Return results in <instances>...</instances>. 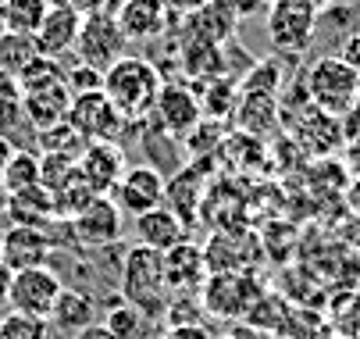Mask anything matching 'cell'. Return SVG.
Here are the masks:
<instances>
[{
	"label": "cell",
	"mask_w": 360,
	"mask_h": 339,
	"mask_svg": "<svg viewBox=\"0 0 360 339\" xmlns=\"http://www.w3.org/2000/svg\"><path fill=\"white\" fill-rule=\"evenodd\" d=\"M236 75H221V79H211V82H203V118H229L236 111V101H239V93H236Z\"/></svg>",
	"instance_id": "obj_29"
},
{
	"label": "cell",
	"mask_w": 360,
	"mask_h": 339,
	"mask_svg": "<svg viewBox=\"0 0 360 339\" xmlns=\"http://www.w3.org/2000/svg\"><path fill=\"white\" fill-rule=\"evenodd\" d=\"M207 0H168V8L175 11V15H193V11H200Z\"/></svg>",
	"instance_id": "obj_43"
},
{
	"label": "cell",
	"mask_w": 360,
	"mask_h": 339,
	"mask_svg": "<svg viewBox=\"0 0 360 339\" xmlns=\"http://www.w3.org/2000/svg\"><path fill=\"white\" fill-rule=\"evenodd\" d=\"M165 75L158 72L150 58H132L122 54L115 65L104 68V96L111 101V108L125 118V125H143L153 115V104L161 96Z\"/></svg>",
	"instance_id": "obj_1"
},
{
	"label": "cell",
	"mask_w": 360,
	"mask_h": 339,
	"mask_svg": "<svg viewBox=\"0 0 360 339\" xmlns=\"http://www.w3.org/2000/svg\"><path fill=\"white\" fill-rule=\"evenodd\" d=\"M65 86L72 96H82V93H96V89H104V72L93 68V65H75L72 72H65Z\"/></svg>",
	"instance_id": "obj_36"
},
{
	"label": "cell",
	"mask_w": 360,
	"mask_h": 339,
	"mask_svg": "<svg viewBox=\"0 0 360 339\" xmlns=\"http://www.w3.org/2000/svg\"><path fill=\"white\" fill-rule=\"evenodd\" d=\"M342 200H346V207L353 211V218H360V179H349V182L342 186Z\"/></svg>",
	"instance_id": "obj_41"
},
{
	"label": "cell",
	"mask_w": 360,
	"mask_h": 339,
	"mask_svg": "<svg viewBox=\"0 0 360 339\" xmlns=\"http://www.w3.org/2000/svg\"><path fill=\"white\" fill-rule=\"evenodd\" d=\"M93 318H96L93 297H86L82 289H68V286L61 289L58 307H54V314H50V321H54L61 332H68V335H79L82 328H89Z\"/></svg>",
	"instance_id": "obj_23"
},
{
	"label": "cell",
	"mask_w": 360,
	"mask_h": 339,
	"mask_svg": "<svg viewBox=\"0 0 360 339\" xmlns=\"http://www.w3.org/2000/svg\"><path fill=\"white\" fill-rule=\"evenodd\" d=\"M325 332H328L325 314L314 311V307H292V314H289V321L282 328L285 339H321Z\"/></svg>",
	"instance_id": "obj_33"
},
{
	"label": "cell",
	"mask_w": 360,
	"mask_h": 339,
	"mask_svg": "<svg viewBox=\"0 0 360 339\" xmlns=\"http://www.w3.org/2000/svg\"><path fill=\"white\" fill-rule=\"evenodd\" d=\"M65 118H68V125H72L86 143H118V136L129 129L125 118L111 108V101L104 96V89L72 96Z\"/></svg>",
	"instance_id": "obj_7"
},
{
	"label": "cell",
	"mask_w": 360,
	"mask_h": 339,
	"mask_svg": "<svg viewBox=\"0 0 360 339\" xmlns=\"http://www.w3.org/2000/svg\"><path fill=\"white\" fill-rule=\"evenodd\" d=\"M143 314L125 304V300H115V307H108V318H104V328L111 332V339H139L143 335Z\"/></svg>",
	"instance_id": "obj_32"
},
{
	"label": "cell",
	"mask_w": 360,
	"mask_h": 339,
	"mask_svg": "<svg viewBox=\"0 0 360 339\" xmlns=\"http://www.w3.org/2000/svg\"><path fill=\"white\" fill-rule=\"evenodd\" d=\"M4 11V29L8 32H22V36H32L43 22V15L50 11L46 0H4L0 4Z\"/></svg>",
	"instance_id": "obj_28"
},
{
	"label": "cell",
	"mask_w": 360,
	"mask_h": 339,
	"mask_svg": "<svg viewBox=\"0 0 360 339\" xmlns=\"http://www.w3.org/2000/svg\"><path fill=\"white\" fill-rule=\"evenodd\" d=\"M207 261H203V247H196L193 239L165 250V282L172 297H196L203 279H207Z\"/></svg>",
	"instance_id": "obj_14"
},
{
	"label": "cell",
	"mask_w": 360,
	"mask_h": 339,
	"mask_svg": "<svg viewBox=\"0 0 360 339\" xmlns=\"http://www.w3.org/2000/svg\"><path fill=\"white\" fill-rule=\"evenodd\" d=\"M132 229H136V243H143L150 250H161V254L189 239V222H182L165 204L146 211V215H139V218H132Z\"/></svg>",
	"instance_id": "obj_17"
},
{
	"label": "cell",
	"mask_w": 360,
	"mask_h": 339,
	"mask_svg": "<svg viewBox=\"0 0 360 339\" xmlns=\"http://www.w3.org/2000/svg\"><path fill=\"white\" fill-rule=\"evenodd\" d=\"M218 339H246V335H218Z\"/></svg>",
	"instance_id": "obj_49"
},
{
	"label": "cell",
	"mask_w": 360,
	"mask_h": 339,
	"mask_svg": "<svg viewBox=\"0 0 360 339\" xmlns=\"http://www.w3.org/2000/svg\"><path fill=\"white\" fill-rule=\"evenodd\" d=\"M125 168H129L125 165V151L118 147V143H86L82 154L75 158L79 179L96 193V197H108Z\"/></svg>",
	"instance_id": "obj_13"
},
{
	"label": "cell",
	"mask_w": 360,
	"mask_h": 339,
	"mask_svg": "<svg viewBox=\"0 0 360 339\" xmlns=\"http://www.w3.org/2000/svg\"><path fill=\"white\" fill-rule=\"evenodd\" d=\"M61 275L50 271L46 264L43 268H25V271H15L11 279V293H8V311H18V314H32V318H46L54 314L58 307V297H61Z\"/></svg>",
	"instance_id": "obj_6"
},
{
	"label": "cell",
	"mask_w": 360,
	"mask_h": 339,
	"mask_svg": "<svg viewBox=\"0 0 360 339\" xmlns=\"http://www.w3.org/2000/svg\"><path fill=\"white\" fill-rule=\"evenodd\" d=\"M115 22L125 36V43H150L172 29L175 11L168 8V0H122Z\"/></svg>",
	"instance_id": "obj_11"
},
{
	"label": "cell",
	"mask_w": 360,
	"mask_h": 339,
	"mask_svg": "<svg viewBox=\"0 0 360 339\" xmlns=\"http://www.w3.org/2000/svg\"><path fill=\"white\" fill-rule=\"evenodd\" d=\"M0 339H50V321L18 314V311H4L0 314Z\"/></svg>",
	"instance_id": "obj_31"
},
{
	"label": "cell",
	"mask_w": 360,
	"mask_h": 339,
	"mask_svg": "<svg viewBox=\"0 0 360 339\" xmlns=\"http://www.w3.org/2000/svg\"><path fill=\"white\" fill-rule=\"evenodd\" d=\"M264 293V286L253 279V271H211L200 286V311L218 321H243L253 300Z\"/></svg>",
	"instance_id": "obj_5"
},
{
	"label": "cell",
	"mask_w": 360,
	"mask_h": 339,
	"mask_svg": "<svg viewBox=\"0 0 360 339\" xmlns=\"http://www.w3.org/2000/svg\"><path fill=\"white\" fill-rule=\"evenodd\" d=\"M321 4L318 0H271L268 4V39L278 54L300 58L311 51L318 32Z\"/></svg>",
	"instance_id": "obj_4"
},
{
	"label": "cell",
	"mask_w": 360,
	"mask_h": 339,
	"mask_svg": "<svg viewBox=\"0 0 360 339\" xmlns=\"http://www.w3.org/2000/svg\"><path fill=\"white\" fill-rule=\"evenodd\" d=\"M356 79H360V72L353 65H346L339 54H325L307 68L303 93L318 111L342 118L356 104Z\"/></svg>",
	"instance_id": "obj_3"
},
{
	"label": "cell",
	"mask_w": 360,
	"mask_h": 339,
	"mask_svg": "<svg viewBox=\"0 0 360 339\" xmlns=\"http://www.w3.org/2000/svg\"><path fill=\"white\" fill-rule=\"evenodd\" d=\"M79 339H111V332H108L104 325H100V328H93V325H89V328H82V332H79Z\"/></svg>",
	"instance_id": "obj_44"
},
{
	"label": "cell",
	"mask_w": 360,
	"mask_h": 339,
	"mask_svg": "<svg viewBox=\"0 0 360 339\" xmlns=\"http://www.w3.org/2000/svg\"><path fill=\"white\" fill-rule=\"evenodd\" d=\"M218 4H225L239 22L243 18H253V15H261V8H268V0H218Z\"/></svg>",
	"instance_id": "obj_39"
},
{
	"label": "cell",
	"mask_w": 360,
	"mask_h": 339,
	"mask_svg": "<svg viewBox=\"0 0 360 339\" xmlns=\"http://www.w3.org/2000/svg\"><path fill=\"white\" fill-rule=\"evenodd\" d=\"M0 4H4V0H0Z\"/></svg>",
	"instance_id": "obj_53"
},
{
	"label": "cell",
	"mask_w": 360,
	"mask_h": 339,
	"mask_svg": "<svg viewBox=\"0 0 360 339\" xmlns=\"http://www.w3.org/2000/svg\"><path fill=\"white\" fill-rule=\"evenodd\" d=\"M68 104H72V93H68L65 79L22 89V111H25V118L32 122L36 132H43V129H50V125L65 122Z\"/></svg>",
	"instance_id": "obj_16"
},
{
	"label": "cell",
	"mask_w": 360,
	"mask_h": 339,
	"mask_svg": "<svg viewBox=\"0 0 360 339\" xmlns=\"http://www.w3.org/2000/svg\"><path fill=\"white\" fill-rule=\"evenodd\" d=\"M356 289H360V286H356Z\"/></svg>",
	"instance_id": "obj_55"
},
{
	"label": "cell",
	"mask_w": 360,
	"mask_h": 339,
	"mask_svg": "<svg viewBox=\"0 0 360 339\" xmlns=\"http://www.w3.org/2000/svg\"><path fill=\"white\" fill-rule=\"evenodd\" d=\"M346 239H349V243H353V247L360 250V218H353V229L346 232Z\"/></svg>",
	"instance_id": "obj_46"
},
{
	"label": "cell",
	"mask_w": 360,
	"mask_h": 339,
	"mask_svg": "<svg viewBox=\"0 0 360 339\" xmlns=\"http://www.w3.org/2000/svg\"><path fill=\"white\" fill-rule=\"evenodd\" d=\"M179 65H182V72H186L189 79H203V82L229 75L225 51H221V46H214V43H189V39H182Z\"/></svg>",
	"instance_id": "obj_21"
},
{
	"label": "cell",
	"mask_w": 360,
	"mask_h": 339,
	"mask_svg": "<svg viewBox=\"0 0 360 339\" xmlns=\"http://www.w3.org/2000/svg\"><path fill=\"white\" fill-rule=\"evenodd\" d=\"M356 104H360V79H356Z\"/></svg>",
	"instance_id": "obj_50"
},
{
	"label": "cell",
	"mask_w": 360,
	"mask_h": 339,
	"mask_svg": "<svg viewBox=\"0 0 360 339\" xmlns=\"http://www.w3.org/2000/svg\"><path fill=\"white\" fill-rule=\"evenodd\" d=\"M342 172L346 179H360V136L342 139Z\"/></svg>",
	"instance_id": "obj_38"
},
{
	"label": "cell",
	"mask_w": 360,
	"mask_h": 339,
	"mask_svg": "<svg viewBox=\"0 0 360 339\" xmlns=\"http://www.w3.org/2000/svg\"><path fill=\"white\" fill-rule=\"evenodd\" d=\"M15 151H11V143H8V136H0V172H4V165H8V158H11Z\"/></svg>",
	"instance_id": "obj_45"
},
{
	"label": "cell",
	"mask_w": 360,
	"mask_h": 339,
	"mask_svg": "<svg viewBox=\"0 0 360 339\" xmlns=\"http://www.w3.org/2000/svg\"><path fill=\"white\" fill-rule=\"evenodd\" d=\"M39 58V46L32 36H22V32H4L0 36V68L18 75L29 61Z\"/></svg>",
	"instance_id": "obj_30"
},
{
	"label": "cell",
	"mask_w": 360,
	"mask_h": 339,
	"mask_svg": "<svg viewBox=\"0 0 360 339\" xmlns=\"http://www.w3.org/2000/svg\"><path fill=\"white\" fill-rule=\"evenodd\" d=\"M0 186H4L8 197H11V193H22V189L39 186V158L29 154V151H15L8 158L4 172H0Z\"/></svg>",
	"instance_id": "obj_27"
},
{
	"label": "cell",
	"mask_w": 360,
	"mask_h": 339,
	"mask_svg": "<svg viewBox=\"0 0 360 339\" xmlns=\"http://www.w3.org/2000/svg\"><path fill=\"white\" fill-rule=\"evenodd\" d=\"M278 86H282V68H278V61H257V65L250 68V75L243 79L239 93L275 96V93H278Z\"/></svg>",
	"instance_id": "obj_35"
},
{
	"label": "cell",
	"mask_w": 360,
	"mask_h": 339,
	"mask_svg": "<svg viewBox=\"0 0 360 339\" xmlns=\"http://www.w3.org/2000/svg\"><path fill=\"white\" fill-rule=\"evenodd\" d=\"M289 314H292V307L278 297V293H264L253 300V307L246 311V325H253V328H261V332H275V335H282V328H285V321H289Z\"/></svg>",
	"instance_id": "obj_25"
},
{
	"label": "cell",
	"mask_w": 360,
	"mask_h": 339,
	"mask_svg": "<svg viewBox=\"0 0 360 339\" xmlns=\"http://www.w3.org/2000/svg\"><path fill=\"white\" fill-rule=\"evenodd\" d=\"M8 29H4V11H0V36H4Z\"/></svg>",
	"instance_id": "obj_48"
},
{
	"label": "cell",
	"mask_w": 360,
	"mask_h": 339,
	"mask_svg": "<svg viewBox=\"0 0 360 339\" xmlns=\"http://www.w3.org/2000/svg\"><path fill=\"white\" fill-rule=\"evenodd\" d=\"M321 314H325L328 332L349 339V335L360 328V289H356V286L335 289V293L328 297V307H325Z\"/></svg>",
	"instance_id": "obj_24"
},
{
	"label": "cell",
	"mask_w": 360,
	"mask_h": 339,
	"mask_svg": "<svg viewBox=\"0 0 360 339\" xmlns=\"http://www.w3.org/2000/svg\"><path fill=\"white\" fill-rule=\"evenodd\" d=\"M125 51V36L115 22V15H104V11H93L82 18V29H79V43H75V54L82 65H93L104 72L108 65H115Z\"/></svg>",
	"instance_id": "obj_10"
},
{
	"label": "cell",
	"mask_w": 360,
	"mask_h": 339,
	"mask_svg": "<svg viewBox=\"0 0 360 339\" xmlns=\"http://www.w3.org/2000/svg\"><path fill=\"white\" fill-rule=\"evenodd\" d=\"M150 122H153V129L165 132L168 139H186L203 122V108H200L196 89L186 86V82H165L158 104H153Z\"/></svg>",
	"instance_id": "obj_9"
},
{
	"label": "cell",
	"mask_w": 360,
	"mask_h": 339,
	"mask_svg": "<svg viewBox=\"0 0 360 339\" xmlns=\"http://www.w3.org/2000/svg\"><path fill=\"white\" fill-rule=\"evenodd\" d=\"M8 215L15 218V225H32V229H46L54 222V200L43 186L22 189L8 197Z\"/></svg>",
	"instance_id": "obj_22"
},
{
	"label": "cell",
	"mask_w": 360,
	"mask_h": 339,
	"mask_svg": "<svg viewBox=\"0 0 360 339\" xmlns=\"http://www.w3.org/2000/svg\"><path fill=\"white\" fill-rule=\"evenodd\" d=\"M268 4H271V0H268Z\"/></svg>",
	"instance_id": "obj_54"
},
{
	"label": "cell",
	"mask_w": 360,
	"mask_h": 339,
	"mask_svg": "<svg viewBox=\"0 0 360 339\" xmlns=\"http://www.w3.org/2000/svg\"><path fill=\"white\" fill-rule=\"evenodd\" d=\"M165 339H218L211 325H203V321H186V325H172Z\"/></svg>",
	"instance_id": "obj_37"
},
{
	"label": "cell",
	"mask_w": 360,
	"mask_h": 339,
	"mask_svg": "<svg viewBox=\"0 0 360 339\" xmlns=\"http://www.w3.org/2000/svg\"><path fill=\"white\" fill-rule=\"evenodd\" d=\"M122 225H125V215L118 211V204L111 197H93L75 218H72V232L82 247H115L122 239Z\"/></svg>",
	"instance_id": "obj_12"
},
{
	"label": "cell",
	"mask_w": 360,
	"mask_h": 339,
	"mask_svg": "<svg viewBox=\"0 0 360 339\" xmlns=\"http://www.w3.org/2000/svg\"><path fill=\"white\" fill-rule=\"evenodd\" d=\"M54 239L46 236V229H32V225H11L0 239V261L11 271H25V268H43Z\"/></svg>",
	"instance_id": "obj_15"
},
{
	"label": "cell",
	"mask_w": 360,
	"mask_h": 339,
	"mask_svg": "<svg viewBox=\"0 0 360 339\" xmlns=\"http://www.w3.org/2000/svg\"><path fill=\"white\" fill-rule=\"evenodd\" d=\"M11 279H15V271L0 261V314L8 311V293H11Z\"/></svg>",
	"instance_id": "obj_42"
},
{
	"label": "cell",
	"mask_w": 360,
	"mask_h": 339,
	"mask_svg": "<svg viewBox=\"0 0 360 339\" xmlns=\"http://www.w3.org/2000/svg\"><path fill=\"white\" fill-rule=\"evenodd\" d=\"M165 186H168V179L146 161V165H129L108 197L118 204V211L125 218H139L165 204Z\"/></svg>",
	"instance_id": "obj_8"
},
{
	"label": "cell",
	"mask_w": 360,
	"mask_h": 339,
	"mask_svg": "<svg viewBox=\"0 0 360 339\" xmlns=\"http://www.w3.org/2000/svg\"><path fill=\"white\" fill-rule=\"evenodd\" d=\"M339 58L360 72V32H349V36L339 43Z\"/></svg>",
	"instance_id": "obj_40"
},
{
	"label": "cell",
	"mask_w": 360,
	"mask_h": 339,
	"mask_svg": "<svg viewBox=\"0 0 360 339\" xmlns=\"http://www.w3.org/2000/svg\"><path fill=\"white\" fill-rule=\"evenodd\" d=\"M321 339H346V335H335V332H325Z\"/></svg>",
	"instance_id": "obj_47"
},
{
	"label": "cell",
	"mask_w": 360,
	"mask_h": 339,
	"mask_svg": "<svg viewBox=\"0 0 360 339\" xmlns=\"http://www.w3.org/2000/svg\"><path fill=\"white\" fill-rule=\"evenodd\" d=\"M79 29H82V15L65 11V8H50V11L43 15L39 29L32 32V39H36V46H39V54H43V58L61 61L65 54L75 51Z\"/></svg>",
	"instance_id": "obj_18"
},
{
	"label": "cell",
	"mask_w": 360,
	"mask_h": 339,
	"mask_svg": "<svg viewBox=\"0 0 360 339\" xmlns=\"http://www.w3.org/2000/svg\"><path fill=\"white\" fill-rule=\"evenodd\" d=\"M318 4H321V8H325V4H328V0H318Z\"/></svg>",
	"instance_id": "obj_52"
},
{
	"label": "cell",
	"mask_w": 360,
	"mask_h": 339,
	"mask_svg": "<svg viewBox=\"0 0 360 339\" xmlns=\"http://www.w3.org/2000/svg\"><path fill=\"white\" fill-rule=\"evenodd\" d=\"M296 139L303 143L311 154H332V151H342V122L335 115H325L318 111L314 104H307L303 118L296 122Z\"/></svg>",
	"instance_id": "obj_20"
},
{
	"label": "cell",
	"mask_w": 360,
	"mask_h": 339,
	"mask_svg": "<svg viewBox=\"0 0 360 339\" xmlns=\"http://www.w3.org/2000/svg\"><path fill=\"white\" fill-rule=\"evenodd\" d=\"M349 339H360V328H356V332H353V335H349Z\"/></svg>",
	"instance_id": "obj_51"
},
{
	"label": "cell",
	"mask_w": 360,
	"mask_h": 339,
	"mask_svg": "<svg viewBox=\"0 0 360 339\" xmlns=\"http://www.w3.org/2000/svg\"><path fill=\"white\" fill-rule=\"evenodd\" d=\"M236 25H239V18H236L225 4H218V0H207L200 11L186 15V22H182V39L225 46V43L236 36Z\"/></svg>",
	"instance_id": "obj_19"
},
{
	"label": "cell",
	"mask_w": 360,
	"mask_h": 339,
	"mask_svg": "<svg viewBox=\"0 0 360 339\" xmlns=\"http://www.w3.org/2000/svg\"><path fill=\"white\" fill-rule=\"evenodd\" d=\"M122 300L132 304L143 318L146 314H165L172 304L168 282H165V254L136 243L122 257Z\"/></svg>",
	"instance_id": "obj_2"
},
{
	"label": "cell",
	"mask_w": 360,
	"mask_h": 339,
	"mask_svg": "<svg viewBox=\"0 0 360 339\" xmlns=\"http://www.w3.org/2000/svg\"><path fill=\"white\" fill-rule=\"evenodd\" d=\"M18 118H25V111H22V82H18V75L0 68V125L11 129Z\"/></svg>",
	"instance_id": "obj_34"
},
{
	"label": "cell",
	"mask_w": 360,
	"mask_h": 339,
	"mask_svg": "<svg viewBox=\"0 0 360 339\" xmlns=\"http://www.w3.org/2000/svg\"><path fill=\"white\" fill-rule=\"evenodd\" d=\"M278 118V104L275 96H261V93H239V122L243 129L253 132H268Z\"/></svg>",
	"instance_id": "obj_26"
}]
</instances>
